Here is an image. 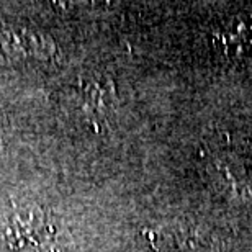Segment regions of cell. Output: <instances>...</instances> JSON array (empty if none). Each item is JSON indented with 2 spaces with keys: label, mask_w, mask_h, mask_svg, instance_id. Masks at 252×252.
Wrapping results in <instances>:
<instances>
[{
  "label": "cell",
  "mask_w": 252,
  "mask_h": 252,
  "mask_svg": "<svg viewBox=\"0 0 252 252\" xmlns=\"http://www.w3.org/2000/svg\"><path fill=\"white\" fill-rule=\"evenodd\" d=\"M0 241L12 252H65L63 229L38 206H18L0 215Z\"/></svg>",
  "instance_id": "obj_1"
},
{
  "label": "cell",
  "mask_w": 252,
  "mask_h": 252,
  "mask_svg": "<svg viewBox=\"0 0 252 252\" xmlns=\"http://www.w3.org/2000/svg\"><path fill=\"white\" fill-rule=\"evenodd\" d=\"M3 148V126H2V122H0V151Z\"/></svg>",
  "instance_id": "obj_2"
}]
</instances>
